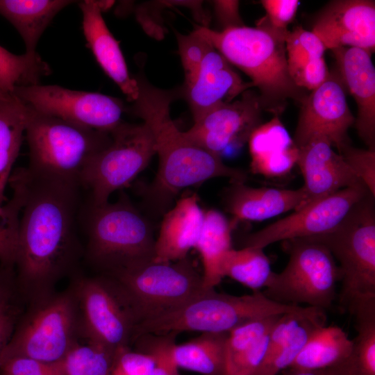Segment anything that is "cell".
I'll return each mask as SVG.
<instances>
[{"label":"cell","instance_id":"cell-1","mask_svg":"<svg viewBox=\"0 0 375 375\" xmlns=\"http://www.w3.org/2000/svg\"><path fill=\"white\" fill-rule=\"evenodd\" d=\"M8 185L19 207L14 264L15 286L33 301L51 294L77 256L76 183L19 167Z\"/></svg>","mask_w":375,"mask_h":375},{"label":"cell","instance_id":"cell-2","mask_svg":"<svg viewBox=\"0 0 375 375\" xmlns=\"http://www.w3.org/2000/svg\"><path fill=\"white\" fill-rule=\"evenodd\" d=\"M135 78L139 94L128 112L149 126L158 156L156 176L144 192L150 212L164 215L182 190L208 179L226 177L231 181H245L244 171L227 166L220 156L195 144L178 128L170 117L173 92L153 86L142 75Z\"/></svg>","mask_w":375,"mask_h":375},{"label":"cell","instance_id":"cell-3","mask_svg":"<svg viewBox=\"0 0 375 375\" xmlns=\"http://www.w3.org/2000/svg\"><path fill=\"white\" fill-rule=\"evenodd\" d=\"M212 45L245 73L259 90L264 110L283 112L288 100L301 103L308 94L292 81L288 68L285 39L260 19L256 27L242 26L216 31L201 26Z\"/></svg>","mask_w":375,"mask_h":375},{"label":"cell","instance_id":"cell-4","mask_svg":"<svg viewBox=\"0 0 375 375\" xmlns=\"http://www.w3.org/2000/svg\"><path fill=\"white\" fill-rule=\"evenodd\" d=\"M316 312L315 308L273 301L261 291L235 296L212 288L172 311L141 322L136 326L133 341L144 334L228 333L243 324L266 317Z\"/></svg>","mask_w":375,"mask_h":375},{"label":"cell","instance_id":"cell-5","mask_svg":"<svg viewBox=\"0 0 375 375\" xmlns=\"http://www.w3.org/2000/svg\"><path fill=\"white\" fill-rule=\"evenodd\" d=\"M84 227L86 258L101 274L153 260L151 224L126 194L113 203H89Z\"/></svg>","mask_w":375,"mask_h":375},{"label":"cell","instance_id":"cell-6","mask_svg":"<svg viewBox=\"0 0 375 375\" xmlns=\"http://www.w3.org/2000/svg\"><path fill=\"white\" fill-rule=\"evenodd\" d=\"M26 106V167L37 175L81 185L84 168L110 144V133L83 127Z\"/></svg>","mask_w":375,"mask_h":375},{"label":"cell","instance_id":"cell-7","mask_svg":"<svg viewBox=\"0 0 375 375\" xmlns=\"http://www.w3.org/2000/svg\"><path fill=\"white\" fill-rule=\"evenodd\" d=\"M374 199L368 193L335 228L310 237L326 246L340 263L339 307L343 312L360 301L375 298Z\"/></svg>","mask_w":375,"mask_h":375},{"label":"cell","instance_id":"cell-8","mask_svg":"<svg viewBox=\"0 0 375 375\" xmlns=\"http://www.w3.org/2000/svg\"><path fill=\"white\" fill-rule=\"evenodd\" d=\"M77 335L112 354L133 342L138 320L126 297L111 277L78 276L68 290Z\"/></svg>","mask_w":375,"mask_h":375},{"label":"cell","instance_id":"cell-9","mask_svg":"<svg viewBox=\"0 0 375 375\" xmlns=\"http://www.w3.org/2000/svg\"><path fill=\"white\" fill-rule=\"evenodd\" d=\"M104 275L118 284L138 324L172 311L207 290L202 274L188 256L173 262L152 260Z\"/></svg>","mask_w":375,"mask_h":375},{"label":"cell","instance_id":"cell-10","mask_svg":"<svg viewBox=\"0 0 375 375\" xmlns=\"http://www.w3.org/2000/svg\"><path fill=\"white\" fill-rule=\"evenodd\" d=\"M283 247L288 262L280 273H273L262 292L282 303L324 310L331 307L340 272L328 249L310 238L284 240Z\"/></svg>","mask_w":375,"mask_h":375},{"label":"cell","instance_id":"cell-11","mask_svg":"<svg viewBox=\"0 0 375 375\" xmlns=\"http://www.w3.org/2000/svg\"><path fill=\"white\" fill-rule=\"evenodd\" d=\"M110 135V144L90 160L80 179L94 205L108 202L110 195L128 186L156 154L153 134L144 122H124Z\"/></svg>","mask_w":375,"mask_h":375},{"label":"cell","instance_id":"cell-12","mask_svg":"<svg viewBox=\"0 0 375 375\" xmlns=\"http://www.w3.org/2000/svg\"><path fill=\"white\" fill-rule=\"evenodd\" d=\"M74 302L67 290L33 301L18 320L2 358L13 356L58 362L76 342Z\"/></svg>","mask_w":375,"mask_h":375},{"label":"cell","instance_id":"cell-13","mask_svg":"<svg viewBox=\"0 0 375 375\" xmlns=\"http://www.w3.org/2000/svg\"><path fill=\"white\" fill-rule=\"evenodd\" d=\"M13 93L40 112L108 133L123 123L122 116L128 112V107L119 98L55 85L18 86Z\"/></svg>","mask_w":375,"mask_h":375},{"label":"cell","instance_id":"cell-14","mask_svg":"<svg viewBox=\"0 0 375 375\" xmlns=\"http://www.w3.org/2000/svg\"><path fill=\"white\" fill-rule=\"evenodd\" d=\"M370 193L364 185L340 190L294 210L292 214L245 235L243 247L264 249L279 241L310 238L335 228L353 206Z\"/></svg>","mask_w":375,"mask_h":375},{"label":"cell","instance_id":"cell-15","mask_svg":"<svg viewBox=\"0 0 375 375\" xmlns=\"http://www.w3.org/2000/svg\"><path fill=\"white\" fill-rule=\"evenodd\" d=\"M240 99L219 105L184 131L188 138L208 151L219 156L228 147L248 142L253 131L261 124L263 110L259 94L247 90Z\"/></svg>","mask_w":375,"mask_h":375},{"label":"cell","instance_id":"cell-16","mask_svg":"<svg viewBox=\"0 0 375 375\" xmlns=\"http://www.w3.org/2000/svg\"><path fill=\"white\" fill-rule=\"evenodd\" d=\"M301 107L293 140L298 148L310 140L323 137L339 151L349 144L347 132L354 124L340 78L330 74L319 87L308 94Z\"/></svg>","mask_w":375,"mask_h":375},{"label":"cell","instance_id":"cell-17","mask_svg":"<svg viewBox=\"0 0 375 375\" xmlns=\"http://www.w3.org/2000/svg\"><path fill=\"white\" fill-rule=\"evenodd\" d=\"M312 31L326 50L356 47L372 53L375 49V2L332 1L317 15Z\"/></svg>","mask_w":375,"mask_h":375},{"label":"cell","instance_id":"cell-18","mask_svg":"<svg viewBox=\"0 0 375 375\" xmlns=\"http://www.w3.org/2000/svg\"><path fill=\"white\" fill-rule=\"evenodd\" d=\"M299 149L297 165L303 175L306 194L301 208L344 188L364 185L328 139L315 138Z\"/></svg>","mask_w":375,"mask_h":375},{"label":"cell","instance_id":"cell-19","mask_svg":"<svg viewBox=\"0 0 375 375\" xmlns=\"http://www.w3.org/2000/svg\"><path fill=\"white\" fill-rule=\"evenodd\" d=\"M253 85L244 82L231 64L213 47L203 58L183 94L194 121L215 107L233 101Z\"/></svg>","mask_w":375,"mask_h":375},{"label":"cell","instance_id":"cell-20","mask_svg":"<svg viewBox=\"0 0 375 375\" xmlns=\"http://www.w3.org/2000/svg\"><path fill=\"white\" fill-rule=\"evenodd\" d=\"M332 51L340 78L357 105L353 125L367 149H375V68L372 53L356 47H342Z\"/></svg>","mask_w":375,"mask_h":375},{"label":"cell","instance_id":"cell-21","mask_svg":"<svg viewBox=\"0 0 375 375\" xmlns=\"http://www.w3.org/2000/svg\"><path fill=\"white\" fill-rule=\"evenodd\" d=\"M106 3L93 0L78 3L83 14V33L99 65L132 103L139 94L138 83L129 74L119 42L103 18L101 13Z\"/></svg>","mask_w":375,"mask_h":375},{"label":"cell","instance_id":"cell-22","mask_svg":"<svg viewBox=\"0 0 375 375\" xmlns=\"http://www.w3.org/2000/svg\"><path fill=\"white\" fill-rule=\"evenodd\" d=\"M232 181L224 193L226 210L234 227L240 221H262L300 208L305 200L303 187L297 190L252 188Z\"/></svg>","mask_w":375,"mask_h":375},{"label":"cell","instance_id":"cell-23","mask_svg":"<svg viewBox=\"0 0 375 375\" xmlns=\"http://www.w3.org/2000/svg\"><path fill=\"white\" fill-rule=\"evenodd\" d=\"M204 219L195 194L181 198L166 211L155 240L156 262H173L188 256L194 249Z\"/></svg>","mask_w":375,"mask_h":375},{"label":"cell","instance_id":"cell-24","mask_svg":"<svg viewBox=\"0 0 375 375\" xmlns=\"http://www.w3.org/2000/svg\"><path fill=\"white\" fill-rule=\"evenodd\" d=\"M248 142L254 174L281 177L297 165L299 149L278 116L256 127Z\"/></svg>","mask_w":375,"mask_h":375},{"label":"cell","instance_id":"cell-25","mask_svg":"<svg viewBox=\"0 0 375 375\" xmlns=\"http://www.w3.org/2000/svg\"><path fill=\"white\" fill-rule=\"evenodd\" d=\"M281 316L253 320L228 332L227 375H250L260 365L268 348L269 332Z\"/></svg>","mask_w":375,"mask_h":375},{"label":"cell","instance_id":"cell-26","mask_svg":"<svg viewBox=\"0 0 375 375\" xmlns=\"http://www.w3.org/2000/svg\"><path fill=\"white\" fill-rule=\"evenodd\" d=\"M357 335L349 356L323 370L324 375H375V298L362 300L350 310Z\"/></svg>","mask_w":375,"mask_h":375},{"label":"cell","instance_id":"cell-27","mask_svg":"<svg viewBox=\"0 0 375 375\" xmlns=\"http://www.w3.org/2000/svg\"><path fill=\"white\" fill-rule=\"evenodd\" d=\"M74 3L69 0H0V15L18 31L26 53H36L43 32L62 9Z\"/></svg>","mask_w":375,"mask_h":375},{"label":"cell","instance_id":"cell-28","mask_svg":"<svg viewBox=\"0 0 375 375\" xmlns=\"http://www.w3.org/2000/svg\"><path fill=\"white\" fill-rule=\"evenodd\" d=\"M26 124V106L14 93L0 90V206L19 153Z\"/></svg>","mask_w":375,"mask_h":375},{"label":"cell","instance_id":"cell-29","mask_svg":"<svg viewBox=\"0 0 375 375\" xmlns=\"http://www.w3.org/2000/svg\"><path fill=\"white\" fill-rule=\"evenodd\" d=\"M233 228L231 221L219 211L204 210L203 226L194 249L201 256L203 285L207 290L215 288L222 281L219 264L224 253L232 248Z\"/></svg>","mask_w":375,"mask_h":375},{"label":"cell","instance_id":"cell-30","mask_svg":"<svg viewBox=\"0 0 375 375\" xmlns=\"http://www.w3.org/2000/svg\"><path fill=\"white\" fill-rule=\"evenodd\" d=\"M228 334L202 333L190 341L176 344L174 356L178 367L202 375H227Z\"/></svg>","mask_w":375,"mask_h":375},{"label":"cell","instance_id":"cell-31","mask_svg":"<svg viewBox=\"0 0 375 375\" xmlns=\"http://www.w3.org/2000/svg\"><path fill=\"white\" fill-rule=\"evenodd\" d=\"M352 340L337 326H322L309 338L291 366L306 370H321L335 366L349 355Z\"/></svg>","mask_w":375,"mask_h":375},{"label":"cell","instance_id":"cell-32","mask_svg":"<svg viewBox=\"0 0 375 375\" xmlns=\"http://www.w3.org/2000/svg\"><path fill=\"white\" fill-rule=\"evenodd\" d=\"M218 270L222 279L229 277L253 292L265 289L274 273L263 249L253 247L231 248L222 256Z\"/></svg>","mask_w":375,"mask_h":375},{"label":"cell","instance_id":"cell-33","mask_svg":"<svg viewBox=\"0 0 375 375\" xmlns=\"http://www.w3.org/2000/svg\"><path fill=\"white\" fill-rule=\"evenodd\" d=\"M325 322L326 317H306L288 339L267 349L262 361L250 375H277L289 368L309 338Z\"/></svg>","mask_w":375,"mask_h":375},{"label":"cell","instance_id":"cell-34","mask_svg":"<svg viewBox=\"0 0 375 375\" xmlns=\"http://www.w3.org/2000/svg\"><path fill=\"white\" fill-rule=\"evenodd\" d=\"M50 73L38 53L16 55L0 46V90L13 93L16 87L40 84Z\"/></svg>","mask_w":375,"mask_h":375},{"label":"cell","instance_id":"cell-35","mask_svg":"<svg viewBox=\"0 0 375 375\" xmlns=\"http://www.w3.org/2000/svg\"><path fill=\"white\" fill-rule=\"evenodd\" d=\"M114 356L100 347L76 341L60 361V375H106Z\"/></svg>","mask_w":375,"mask_h":375},{"label":"cell","instance_id":"cell-36","mask_svg":"<svg viewBox=\"0 0 375 375\" xmlns=\"http://www.w3.org/2000/svg\"><path fill=\"white\" fill-rule=\"evenodd\" d=\"M285 44L288 68L292 80L307 64L324 57L326 51L320 39L312 31H307L300 26L288 31Z\"/></svg>","mask_w":375,"mask_h":375},{"label":"cell","instance_id":"cell-37","mask_svg":"<svg viewBox=\"0 0 375 375\" xmlns=\"http://www.w3.org/2000/svg\"><path fill=\"white\" fill-rule=\"evenodd\" d=\"M176 335L144 334L135 340L137 351L149 355L153 360L151 375H180L174 356Z\"/></svg>","mask_w":375,"mask_h":375},{"label":"cell","instance_id":"cell-38","mask_svg":"<svg viewBox=\"0 0 375 375\" xmlns=\"http://www.w3.org/2000/svg\"><path fill=\"white\" fill-rule=\"evenodd\" d=\"M178 51L185 72V86L194 78L207 53L213 47L201 26L188 35L177 33Z\"/></svg>","mask_w":375,"mask_h":375},{"label":"cell","instance_id":"cell-39","mask_svg":"<svg viewBox=\"0 0 375 375\" xmlns=\"http://www.w3.org/2000/svg\"><path fill=\"white\" fill-rule=\"evenodd\" d=\"M19 207L14 198L0 206V266L14 269Z\"/></svg>","mask_w":375,"mask_h":375},{"label":"cell","instance_id":"cell-40","mask_svg":"<svg viewBox=\"0 0 375 375\" xmlns=\"http://www.w3.org/2000/svg\"><path fill=\"white\" fill-rule=\"evenodd\" d=\"M353 174L375 196V149L356 148L347 144L338 151Z\"/></svg>","mask_w":375,"mask_h":375},{"label":"cell","instance_id":"cell-41","mask_svg":"<svg viewBox=\"0 0 375 375\" xmlns=\"http://www.w3.org/2000/svg\"><path fill=\"white\" fill-rule=\"evenodd\" d=\"M153 368L149 355L125 347L116 352L106 375H151Z\"/></svg>","mask_w":375,"mask_h":375},{"label":"cell","instance_id":"cell-42","mask_svg":"<svg viewBox=\"0 0 375 375\" xmlns=\"http://www.w3.org/2000/svg\"><path fill=\"white\" fill-rule=\"evenodd\" d=\"M0 375H60V362H45L13 356L1 359Z\"/></svg>","mask_w":375,"mask_h":375},{"label":"cell","instance_id":"cell-43","mask_svg":"<svg viewBox=\"0 0 375 375\" xmlns=\"http://www.w3.org/2000/svg\"><path fill=\"white\" fill-rule=\"evenodd\" d=\"M265 16L260 19L272 29L287 33L288 26L294 20L298 7V0H262Z\"/></svg>","mask_w":375,"mask_h":375},{"label":"cell","instance_id":"cell-44","mask_svg":"<svg viewBox=\"0 0 375 375\" xmlns=\"http://www.w3.org/2000/svg\"><path fill=\"white\" fill-rule=\"evenodd\" d=\"M330 76L324 57L314 60L303 67L293 78L299 88L314 90L322 85Z\"/></svg>","mask_w":375,"mask_h":375},{"label":"cell","instance_id":"cell-45","mask_svg":"<svg viewBox=\"0 0 375 375\" xmlns=\"http://www.w3.org/2000/svg\"><path fill=\"white\" fill-rule=\"evenodd\" d=\"M12 301L0 307V363L19 316V310Z\"/></svg>","mask_w":375,"mask_h":375},{"label":"cell","instance_id":"cell-46","mask_svg":"<svg viewBox=\"0 0 375 375\" xmlns=\"http://www.w3.org/2000/svg\"><path fill=\"white\" fill-rule=\"evenodd\" d=\"M215 10L224 28L244 26L239 12L238 1H215Z\"/></svg>","mask_w":375,"mask_h":375},{"label":"cell","instance_id":"cell-47","mask_svg":"<svg viewBox=\"0 0 375 375\" xmlns=\"http://www.w3.org/2000/svg\"><path fill=\"white\" fill-rule=\"evenodd\" d=\"M15 287L14 269L0 266V307L12 301Z\"/></svg>","mask_w":375,"mask_h":375},{"label":"cell","instance_id":"cell-48","mask_svg":"<svg viewBox=\"0 0 375 375\" xmlns=\"http://www.w3.org/2000/svg\"><path fill=\"white\" fill-rule=\"evenodd\" d=\"M281 373V375H324L322 370H306L290 367Z\"/></svg>","mask_w":375,"mask_h":375},{"label":"cell","instance_id":"cell-49","mask_svg":"<svg viewBox=\"0 0 375 375\" xmlns=\"http://www.w3.org/2000/svg\"><path fill=\"white\" fill-rule=\"evenodd\" d=\"M323 373V372H322Z\"/></svg>","mask_w":375,"mask_h":375}]
</instances>
